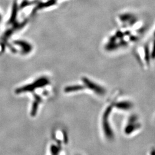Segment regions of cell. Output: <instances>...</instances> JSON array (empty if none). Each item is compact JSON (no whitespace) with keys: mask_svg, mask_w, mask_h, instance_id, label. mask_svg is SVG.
Masks as SVG:
<instances>
[{"mask_svg":"<svg viewBox=\"0 0 155 155\" xmlns=\"http://www.w3.org/2000/svg\"><path fill=\"white\" fill-rule=\"evenodd\" d=\"M113 107L114 106L113 104L108 106L106 107V109H105L102 116V130L105 137L108 140H111L113 139L114 136L113 130L111 126L110 123L109 122V117L110 116L111 113L113 110Z\"/></svg>","mask_w":155,"mask_h":155,"instance_id":"6da1fadb","label":"cell"},{"mask_svg":"<svg viewBox=\"0 0 155 155\" xmlns=\"http://www.w3.org/2000/svg\"><path fill=\"white\" fill-rule=\"evenodd\" d=\"M82 81L86 89H89L95 94L99 95H103L105 94L106 90L104 87L88 78H82Z\"/></svg>","mask_w":155,"mask_h":155,"instance_id":"7a4b0ae2","label":"cell"},{"mask_svg":"<svg viewBox=\"0 0 155 155\" xmlns=\"http://www.w3.org/2000/svg\"><path fill=\"white\" fill-rule=\"evenodd\" d=\"M137 118L134 116L130 118L129 122L124 129V133L127 135H130L140 129L141 125L139 122H137Z\"/></svg>","mask_w":155,"mask_h":155,"instance_id":"3957f363","label":"cell"},{"mask_svg":"<svg viewBox=\"0 0 155 155\" xmlns=\"http://www.w3.org/2000/svg\"><path fill=\"white\" fill-rule=\"evenodd\" d=\"M114 107L123 111L130 110L133 107V103L129 101H120L113 104Z\"/></svg>","mask_w":155,"mask_h":155,"instance_id":"277c9868","label":"cell"},{"mask_svg":"<svg viewBox=\"0 0 155 155\" xmlns=\"http://www.w3.org/2000/svg\"><path fill=\"white\" fill-rule=\"evenodd\" d=\"M86 89L84 85H81V84H74L67 86L65 87L64 90V91L66 93H75L79 91H82L83 90Z\"/></svg>","mask_w":155,"mask_h":155,"instance_id":"5b68a950","label":"cell"},{"mask_svg":"<svg viewBox=\"0 0 155 155\" xmlns=\"http://www.w3.org/2000/svg\"><path fill=\"white\" fill-rule=\"evenodd\" d=\"M150 58H152L153 59H154L155 58V42L153 44V46L152 48V51L151 52H150Z\"/></svg>","mask_w":155,"mask_h":155,"instance_id":"8992f818","label":"cell"},{"mask_svg":"<svg viewBox=\"0 0 155 155\" xmlns=\"http://www.w3.org/2000/svg\"><path fill=\"white\" fill-rule=\"evenodd\" d=\"M1 14H0V21H1Z\"/></svg>","mask_w":155,"mask_h":155,"instance_id":"52a82bcc","label":"cell"},{"mask_svg":"<svg viewBox=\"0 0 155 155\" xmlns=\"http://www.w3.org/2000/svg\"></svg>","mask_w":155,"mask_h":155,"instance_id":"ba28073f","label":"cell"}]
</instances>
